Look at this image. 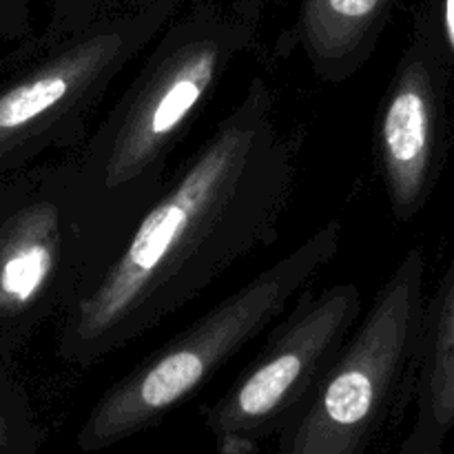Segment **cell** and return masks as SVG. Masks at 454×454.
Here are the masks:
<instances>
[{
	"instance_id": "2",
	"label": "cell",
	"mask_w": 454,
	"mask_h": 454,
	"mask_svg": "<svg viewBox=\"0 0 454 454\" xmlns=\"http://www.w3.org/2000/svg\"><path fill=\"white\" fill-rule=\"evenodd\" d=\"M257 31L253 0L177 12L142 53L122 96L71 151L115 255L162 195L168 160Z\"/></svg>"
},
{
	"instance_id": "11",
	"label": "cell",
	"mask_w": 454,
	"mask_h": 454,
	"mask_svg": "<svg viewBox=\"0 0 454 454\" xmlns=\"http://www.w3.org/2000/svg\"><path fill=\"white\" fill-rule=\"evenodd\" d=\"M43 442L25 388L7 366H0V454H38Z\"/></svg>"
},
{
	"instance_id": "3",
	"label": "cell",
	"mask_w": 454,
	"mask_h": 454,
	"mask_svg": "<svg viewBox=\"0 0 454 454\" xmlns=\"http://www.w3.org/2000/svg\"><path fill=\"white\" fill-rule=\"evenodd\" d=\"M340 244L341 222L328 220L137 362L98 399L80 426L75 446L87 454L102 452L158 426L270 324L286 315L288 304L331 264Z\"/></svg>"
},
{
	"instance_id": "14",
	"label": "cell",
	"mask_w": 454,
	"mask_h": 454,
	"mask_svg": "<svg viewBox=\"0 0 454 454\" xmlns=\"http://www.w3.org/2000/svg\"><path fill=\"white\" fill-rule=\"evenodd\" d=\"M397 454H448L443 448L442 439H434L430 434L419 433V430L412 428L411 434L402 442Z\"/></svg>"
},
{
	"instance_id": "1",
	"label": "cell",
	"mask_w": 454,
	"mask_h": 454,
	"mask_svg": "<svg viewBox=\"0 0 454 454\" xmlns=\"http://www.w3.org/2000/svg\"><path fill=\"white\" fill-rule=\"evenodd\" d=\"M295 173L297 149L278 122L273 89L257 75L62 313L58 357L91 368L269 247Z\"/></svg>"
},
{
	"instance_id": "7",
	"label": "cell",
	"mask_w": 454,
	"mask_h": 454,
	"mask_svg": "<svg viewBox=\"0 0 454 454\" xmlns=\"http://www.w3.org/2000/svg\"><path fill=\"white\" fill-rule=\"evenodd\" d=\"M362 291L304 288L247 371L207 411L217 454H257L313 397L362 319Z\"/></svg>"
},
{
	"instance_id": "13",
	"label": "cell",
	"mask_w": 454,
	"mask_h": 454,
	"mask_svg": "<svg viewBox=\"0 0 454 454\" xmlns=\"http://www.w3.org/2000/svg\"><path fill=\"white\" fill-rule=\"evenodd\" d=\"M426 20L433 27L434 35L442 43L448 60L452 62L454 69V0H439L433 13H426Z\"/></svg>"
},
{
	"instance_id": "4",
	"label": "cell",
	"mask_w": 454,
	"mask_h": 454,
	"mask_svg": "<svg viewBox=\"0 0 454 454\" xmlns=\"http://www.w3.org/2000/svg\"><path fill=\"white\" fill-rule=\"evenodd\" d=\"M114 255L74 153L0 177V359L62 317Z\"/></svg>"
},
{
	"instance_id": "12",
	"label": "cell",
	"mask_w": 454,
	"mask_h": 454,
	"mask_svg": "<svg viewBox=\"0 0 454 454\" xmlns=\"http://www.w3.org/2000/svg\"><path fill=\"white\" fill-rule=\"evenodd\" d=\"M29 34V0H0V38L20 40Z\"/></svg>"
},
{
	"instance_id": "8",
	"label": "cell",
	"mask_w": 454,
	"mask_h": 454,
	"mask_svg": "<svg viewBox=\"0 0 454 454\" xmlns=\"http://www.w3.org/2000/svg\"><path fill=\"white\" fill-rule=\"evenodd\" d=\"M452 62L426 18L381 96L375 155L393 215L415 220L433 198L450 146Z\"/></svg>"
},
{
	"instance_id": "10",
	"label": "cell",
	"mask_w": 454,
	"mask_h": 454,
	"mask_svg": "<svg viewBox=\"0 0 454 454\" xmlns=\"http://www.w3.org/2000/svg\"><path fill=\"white\" fill-rule=\"evenodd\" d=\"M415 402L412 428L446 442L454 430V247L434 295L426 301Z\"/></svg>"
},
{
	"instance_id": "5",
	"label": "cell",
	"mask_w": 454,
	"mask_h": 454,
	"mask_svg": "<svg viewBox=\"0 0 454 454\" xmlns=\"http://www.w3.org/2000/svg\"><path fill=\"white\" fill-rule=\"evenodd\" d=\"M184 0H127L75 34L7 58L0 78V177L75 151L115 80L149 49Z\"/></svg>"
},
{
	"instance_id": "6",
	"label": "cell",
	"mask_w": 454,
	"mask_h": 454,
	"mask_svg": "<svg viewBox=\"0 0 454 454\" xmlns=\"http://www.w3.org/2000/svg\"><path fill=\"white\" fill-rule=\"evenodd\" d=\"M426 257L411 248L275 454H366L408 377H415L426 313Z\"/></svg>"
},
{
	"instance_id": "9",
	"label": "cell",
	"mask_w": 454,
	"mask_h": 454,
	"mask_svg": "<svg viewBox=\"0 0 454 454\" xmlns=\"http://www.w3.org/2000/svg\"><path fill=\"white\" fill-rule=\"evenodd\" d=\"M393 7L395 0H301L278 51L300 47L322 82L344 84L371 60Z\"/></svg>"
}]
</instances>
